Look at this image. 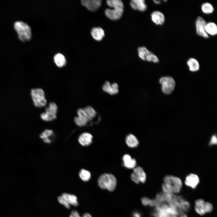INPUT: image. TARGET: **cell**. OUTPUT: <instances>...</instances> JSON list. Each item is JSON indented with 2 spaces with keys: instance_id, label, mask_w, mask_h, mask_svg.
<instances>
[{
  "instance_id": "cell-8",
  "label": "cell",
  "mask_w": 217,
  "mask_h": 217,
  "mask_svg": "<svg viewBox=\"0 0 217 217\" xmlns=\"http://www.w3.org/2000/svg\"><path fill=\"white\" fill-rule=\"evenodd\" d=\"M58 110V107L56 104L53 102H50L49 106L46 108L45 112L41 114V118L46 121H53L57 118Z\"/></svg>"
},
{
  "instance_id": "cell-13",
  "label": "cell",
  "mask_w": 217,
  "mask_h": 217,
  "mask_svg": "<svg viewBox=\"0 0 217 217\" xmlns=\"http://www.w3.org/2000/svg\"><path fill=\"white\" fill-rule=\"evenodd\" d=\"M200 182L198 175L194 174H190L186 177L185 184L187 186L193 189L196 188Z\"/></svg>"
},
{
  "instance_id": "cell-10",
  "label": "cell",
  "mask_w": 217,
  "mask_h": 217,
  "mask_svg": "<svg viewBox=\"0 0 217 217\" xmlns=\"http://www.w3.org/2000/svg\"><path fill=\"white\" fill-rule=\"evenodd\" d=\"M132 181L136 184L144 183L146 179V175L143 169L140 166L135 167L131 175Z\"/></svg>"
},
{
  "instance_id": "cell-7",
  "label": "cell",
  "mask_w": 217,
  "mask_h": 217,
  "mask_svg": "<svg viewBox=\"0 0 217 217\" xmlns=\"http://www.w3.org/2000/svg\"><path fill=\"white\" fill-rule=\"evenodd\" d=\"M159 82L161 85V90L165 94L169 95L174 90L175 82L171 77L166 76L161 77Z\"/></svg>"
},
{
  "instance_id": "cell-35",
  "label": "cell",
  "mask_w": 217,
  "mask_h": 217,
  "mask_svg": "<svg viewBox=\"0 0 217 217\" xmlns=\"http://www.w3.org/2000/svg\"><path fill=\"white\" fill-rule=\"evenodd\" d=\"M81 217H92V215L89 213H85L83 214Z\"/></svg>"
},
{
  "instance_id": "cell-4",
  "label": "cell",
  "mask_w": 217,
  "mask_h": 217,
  "mask_svg": "<svg viewBox=\"0 0 217 217\" xmlns=\"http://www.w3.org/2000/svg\"><path fill=\"white\" fill-rule=\"evenodd\" d=\"M98 183L100 188L107 189L112 192L115 190L117 185V180L112 175L105 173L101 175L98 180Z\"/></svg>"
},
{
  "instance_id": "cell-16",
  "label": "cell",
  "mask_w": 217,
  "mask_h": 217,
  "mask_svg": "<svg viewBox=\"0 0 217 217\" xmlns=\"http://www.w3.org/2000/svg\"><path fill=\"white\" fill-rule=\"evenodd\" d=\"M130 5L134 10L140 11H145L147 8V5L144 0H132L131 1Z\"/></svg>"
},
{
  "instance_id": "cell-31",
  "label": "cell",
  "mask_w": 217,
  "mask_h": 217,
  "mask_svg": "<svg viewBox=\"0 0 217 217\" xmlns=\"http://www.w3.org/2000/svg\"><path fill=\"white\" fill-rule=\"evenodd\" d=\"M181 200V208L182 209V210L184 211H187L190 208V204L188 202L183 200Z\"/></svg>"
},
{
  "instance_id": "cell-32",
  "label": "cell",
  "mask_w": 217,
  "mask_h": 217,
  "mask_svg": "<svg viewBox=\"0 0 217 217\" xmlns=\"http://www.w3.org/2000/svg\"><path fill=\"white\" fill-rule=\"evenodd\" d=\"M213 208L212 205L210 203L205 202V211L206 213L212 212L213 210Z\"/></svg>"
},
{
  "instance_id": "cell-1",
  "label": "cell",
  "mask_w": 217,
  "mask_h": 217,
  "mask_svg": "<svg viewBox=\"0 0 217 217\" xmlns=\"http://www.w3.org/2000/svg\"><path fill=\"white\" fill-rule=\"evenodd\" d=\"M77 116L74 118V121L77 125L80 127L85 126L96 115V111L90 106L78 108L77 111Z\"/></svg>"
},
{
  "instance_id": "cell-24",
  "label": "cell",
  "mask_w": 217,
  "mask_h": 217,
  "mask_svg": "<svg viewBox=\"0 0 217 217\" xmlns=\"http://www.w3.org/2000/svg\"><path fill=\"white\" fill-rule=\"evenodd\" d=\"M62 195L70 205L77 206L78 205L77 198L75 195L67 193H63Z\"/></svg>"
},
{
  "instance_id": "cell-34",
  "label": "cell",
  "mask_w": 217,
  "mask_h": 217,
  "mask_svg": "<svg viewBox=\"0 0 217 217\" xmlns=\"http://www.w3.org/2000/svg\"><path fill=\"white\" fill-rule=\"evenodd\" d=\"M69 217H81L79 213L76 210H74L72 211Z\"/></svg>"
},
{
  "instance_id": "cell-3",
  "label": "cell",
  "mask_w": 217,
  "mask_h": 217,
  "mask_svg": "<svg viewBox=\"0 0 217 217\" xmlns=\"http://www.w3.org/2000/svg\"><path fill=\"white\" fill-rule=\"evenodd\" d=\"M106 3L109 6L113 8H107L105 10L106 16L113 20L120 19L124 12V6L123 2L120 0H108Z\"/></svg>"
},
{
  "instance_id": "cell-26",
  "label": "cell",
  "mask_w": 217,
  "mask_h": 217,
  "mask_svg": "<svg viewBox=\"0 0 217 217\" xmlns=\"http://www.w3.org/2000/svg\"><path fill=\"white\" fill-rule=\"evenodd\" d=\"M201 9L203 12L206 14H211L214 10L212 5L208 2L204 3L202 5Z\"/></svg>"
},
{
  "instance_id": "cell-2",
  "label": "cell",
  "mask_w": 217,
  "mask_h": 217,
  "mask_svg": "<svg viewBox=\"0 0 217 217\" xmlns=\"http://www.w3.org/2000/svg\"><path fill=\"white\" fill-rule=\"evenodd\" d=\"M163 181L162 187L165 193L172 194L178 193L181 191L182 183L181 179L178 177L167 175L164 177Z\"/></svg>"
},
{
  "instance_id": "cell-36",
  "label": "cell",
  "mask_w": 217,
  "mask_h": 217,
  "mask_svg": "<svg viewBox=\"0 0 217 217\" xmlns=\"http://www.w3.org/2000/svg\"><path fill=\"white\" fill-rule=\"evenodd\" d=\"M133 215L134 217H141L140 214L138 212H135Z\"/></svg>"
},
{
  "instance_id": "cell-17",
  "label": "cell",
  "mask_w": 217,
  "mask_h": 217,
  "mask_svg": "<svg viewBox=\"0 0 217 217\" xmlns=\"http://www.w3.org/2000/svg\"><path fill=\"white\" fill-rule=\"evenodd\" d=\"M93 136L89 133L85 132L79 136L78 140L80 143L83 146H88L92 142Z\"/></svg>"
},
{
  "instance_id": "cell-19",
  "label": "cell",
  "mask_w": 217,
  "mask_h": 217,
  "mask_svg": "<svg viewBox=\"0 0 217 217\" xmlns=\"http://www.w3.org/2000/svg\"><path fill=\"white\" fill-rule=\"evenodd\" d=\"M205 202L202 199H198L195 201V210L199 215H203L206 213L205 211Z\"/></svg>"
},
{
  "instance_id": "cell-18",
  "label": "cell",
  "mask_w": 217,
  "mask_h": 217,
  "mask_svg": "<svg viewBox=\"0 0 217 217\" xmlns=\"http://www.w3.org/2000/svg\"><path fill=\"white\" fill-rule=\"evenodd\" d=\"M123 164L125 167L129 169H134L137 165L136 161L128 154L124 155L123 157Z\"/></svg>"
},
{
  "instance_id": "cell-37",
  "label": "cell",
  "mask_w": 217,
  "mask_h": 217,
  "mask_svg": "<svg viewBox=\"0 0 217 217\" xmlns=\"http://www.w3.org/2000/svg\"><path fill=\"white\" fill-rule=\"evenodd\" d=\"M154 3L156 4H159L161 3L160 1L153 0Z\"/></svg>"
},
{
  "instance_id": "cell-28",
  "label": "cell",
  "mask_w": 217,
  "mask_h": 217,
  "mask_svg": "<svg viewBox=\"0 0 217 217\" xmlns=\"http://www.w3.org/2000/svg\"><path fill=\"white\" fill-rule=\"evenodd\" d=\"M79 176L80 179L84 181H89L91 177L90 173L89 171L84 169H82L80 171Z\"/></svg>"
},
{
  "instance_id": "cell-14",
  "label": "cell",
  "mask_w": 217,
  "mask_h": 217,
  "mask_svg": "<svg viewBox=\"0 0 217 217\" xmlns=\"http://www.w3.org/2000/svg\"><path fill=\"white\" fill-rule=\"evenodd\" d=\"M103 90L111 95H114L118 93V86L116 83L111 84L109 82L106 81L102 87Z\"/></svg>"
},
{
  "instance_id": "cell-15",
  "label": "cell",
  "mask_w": 217,
  "mask_h": 217,
  "mask_svg": "<svg viewBox=\"0 0 217 217\" xmlns=\"http://www.w3.org/2000/svg\"><path fill=\"white\" fill-rule=\"evenodd\" d=\"M153 22L157 25H162L165 22V17L161 12L156 11H153L151 15Z\"/></svg>"
},
{
  "instance_id": "cell-6",
  "label": "cell",
  "mask_w": 217,
  "mask_h": 217,
  "mask_svg": "<svg viewBox=\"0 0 217 217\" xmlns=\"http://www.w3.org/2000/svg\"><path fill=\"white\" fill-rule=\"evenodd\" d=\"M31 94L34 105L37 107H42L47 104L45 93L40 88L32 89Z\"/></svg>"
},
{
  "instance_id": "cell-23",
  "label": "cell",
  "mask_w": 217,
  "mask_h": 217,
  "mask_svg": "<svg viewBox=\"0 0 217 217\" xmlns=\"http://www.w3.org/2000/svg\"><path fill=\"white\" fill-rule=\"evenodd\" d=\"M125 141L127 145L131 148L136 147L139 144V141L136 137L131 134L127 136Z\"/></svg>"
},
{
  "instance_id": "cell-25",
  "label": "cell",
  "mask_w": 217,
  "mask_h": 217,
  "mask_svg": "<svg viewBox=\"0 0 217 217\" xmlns=\"http://www.w3.org/2000/svg\"><path fill=\"white\" fill-rule=\"evenodd\" d=\"M54 61L56 65L61 68L66 64V61L65 57L61 53H58L54 57Z\"/></svg>"
},
{
  "instance_id": "cell-33",
  "label": "cell",
  "mask_w": 217,
  "mask_h": 217,
  "mask_svg": "<svg viewBox=\"0 0 217 217\" xmlns=\"http://www.w3.org/2000/svg\"><path fill=\"white\" fill-rule=\"evenodd\" d=\"M217 139L216 136L215 135H213L211 137L209 145H212L216 144Z\"/></svg>"
},
{
  "instance_id": "cell-11",
  "label": "cell",
  "mask_w": 217,
  "mask_h": 217,
  "mask_svg": "<svg viewBox=\"0 0 217 217\" xmlns=\"http://www.w3.org/2000/svg\"><path fill=\"white\" fill-rule=\"evenodd\" d=\"M206 23L202 17L198 16L196 20L195 25L197 34L204 38L208 39L209 35L206 32L205 29Z\"/></svg>"
},
{
  "instance_id": "cell-9",
  "label": "cell",
  "mask_w": 217,
  "mask_h": 217,
  "mask_svg": "<svg viewBox=\"0 0 217 217\" xmlns=\"http://www.w3.org/2000/svg\"><path fill=\"white\" fill-rule=\"evenodd\" d=\"M137 50L139 56L143 60H146L148 62H153L155 63L159 62V60L158 57L145 47H139Z\"/></svg>"
},
{
  "instance_id": "cell-27",
  "label": "cell",
  "mask_w": 217,
  "mask_h": 217,
  "mask_svg": "<svg viewBox=\"0 0 217 217\" xmlns=\"http://www.w3.org/2000/svg\"><path fill=\"white\" fill-rule=\"evenodd\" d=\"M53 131L51 130H46L40 135V137L43 140V141L47 143L51 142V140L49 137L53 134Z\"/></svg>"
},
{
  "instance_id": "cell-38",
  "label": "cell",
  "mask_w": 217,
  "mask_h": 217,
  "mask_svg": "<svg viewBox=\"0 0 217 217\" xmlns=\"http://www.w3.org/2000/svg\"><path fill=\"white\" fill-rule=\"evenodd\" d=\"M179 217H187V216L184 213H181Z\"/></svg>"
},
{
  "instance_id": "cell-29",
  "label": "cell",
  "mask_w": 217,
  "mask_h": 217,
  "mask_svg": "<svg viewBox=\"0 0 217 217\" xmlns=\"http://www.w3.org/2000/svg\"><path fill=\"white\" fill-rule=\"evenodd\" d=\"M142 204L144 206L149 205L151 206H157L156 202L155 200H151L148 198L144 197L141 199Z\"/></svg>"
},
{
  "instance_id": "cell-30",
  "label": "cell",
  "mask_w": 217,
  "mask_h": 217,
  "mask_svg": "<svg viewBox=\"0 0 217 217\" xmlns=\"http://www.w3.org/2000/svg\"><path fill=\"white\" fill-rule=\"evenodd\" d=\"M58 199L59 202L64 205L66 208L67 209L70 208V205L62 195L58 197Z\"/></svg>"
},
{
  "instance_id": "cell-21",
  "label": "cell",
  "mask_w": 217,
  "mask_h": 217,
  "mask_svg": "<svg viewBox=\"0 0 217 217\" xmlns=\"http://www.w3.org/2000/svg\"><path fill=\"white\" fill-rule=\"evenodd\" d=\"M205 29L206 32L208 35L214 36L217 34V26L213 22L206 23Z\"/></svg>"
},
{
  "instance_id": "cell-5",
  "label": "cell",
  "mask_w": 217,
  "mask_h": 217,
  "mask_svg": "<svg viewBox=\"0 0 217 217\" xmlns=\"http://www.w3.org/2000/svg\"><path fill=\"white\" fill-rule=\"evenodd\" d=\"M14 27L18 34L19 38L21 41L25 42L31 39V30L27 24L22 21H17L14 23Z\"/></svg>"
},
{
  "instance_id": "cell-22",
  "label": "cell",
  "mask_w": 217,
  "mask_h": 217,
  "mask_svg": "<svg viewBox=\"0 0 217 217\" xmlns=\"http://www.w3.org/2000/svg\"><path fill=\"white\" fill-rule=\"evenodd\" d=\"M189 70L192 72H195L198 71L200 66L198 61L193 58H189L187 62Z\"/></svg>"
},
{
  "instance_id": "cell-12",
  "label": "cell",
  "mask_w": 217,
  "mask_h": 217,
  "mask_svg": "<svg viewBox=\"0 0 217 217\" xmlns=\"http://www.w3.org/2000/svg\"><path fill=\"white\" fill-rule=\"evenodd\" d=\"M81 3L90 11H95L101 7L102 1L101 0H82Z\"/></svg>"
},
{
  "instance_id": "cell-20",
  "label": "cell",
  "mask_w": 217,
  "mask_h": 217,
  "mask_svg": "<svg viewBox=\"0 0 217 217\" xmlns=\"http://www.w3.org/2000/svg\"><path fill=\"white\" fill-rule=\"evenodd\" d=\"M91 34L95 40L98 41L101 40L105 36L103 30L100 27H94L91 31Z\"/></svg>"
}]
</instances>
